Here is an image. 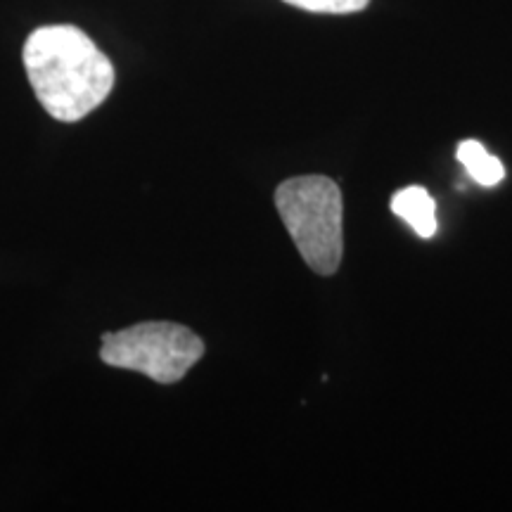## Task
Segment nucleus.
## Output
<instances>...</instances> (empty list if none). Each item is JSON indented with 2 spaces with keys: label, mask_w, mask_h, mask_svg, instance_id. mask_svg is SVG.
<instances>
[{
  "label": "nucleus",
  "mask_w": 512,
  "mask_h": 512,
  "mask_svg": "<svg viewBox=\"0 0 512 512\" xmlns=\"http://www.w3.org/2000/svg\"><path fill=\"white\" fill-rule=\"evenodd\" d=\"M204 356V342L190 328L150 320L102 335L100 358L112 368L133 370L159 384H174Z\"/></svg>",
  "instance_id": "nucleus-3"
},
{
  "label": "nucleus",
  "mask_w": 512,
  "mask_h": 512,
  "mask_svg": "<svg viewBox=\"0 0 512 512\" xmlns=\"http://www.w3.org/2000/svg\"><path fill=\"white\" fill-rule=\"evenodd\" d=\"M24 69L50 117L74 124L98 110L114 88V64L74 24L31 31L22 50Z\"/></svg>",
  "instance_id": "nucleus-1"
},
{
  "label": "nucleus",
  "mask_w": 512,
  "mask_h": 512,
  "mask_svg": "<svg viewBox=\"0 0 512 512\" xmlns=\"http://www.w3.org/2000/svg\"><path fill=\"white\" fill-rule=\"evenodd\" d=\"M392 211L411 226L418 238L430 240L439 230L437 202L422 185H408L392 197Z\"/></svg>",
  "instance_id": "nucleus-4"
},
{
  "label": "nucleus",
  "mask_w": 512,
  "mask_h": 512,
  "mask_svg": "<svg viewBox=\"0 0 512 512\" xmlns=\"http://www.w3.org/2000/svg\"><path fill=\"white\" fill-rule=\"evenodd\" d=\"M456 155L458 162L465 166L467 174L475 178L479 185H484V188H494V185H498L505 178L501 159L489 155L479 140H463V143L458 145Z\"/></svg>",
  "instance_id": "nucleus-5"
},
{
  "label": "nucleus",
  "mask_w": 512,
  "mask_h": 512,
  "mask_svg": "<svg viewBox=\"0 0 512 512\" xmlns=\"http://www.w3.org/2000/svg\"><path fill=\"white\" fill-rule=\"evenodd\" d=\"M283 226L318 275H335L344 256V202L328 176H294L275 190Z\"/></svg>",
  "instance_id": "nucleus-2"
},
{
  "label": "nucleus",
  "mask_w": 512,
  "mask_h": 512,
  "mask_svg": "<svg viewBox=\"0 0 512 512\" xmlns=\"http://www.w3.org/2000/svg\"><path fill=\"white\" fill-rule=\"evenodd\" d=\"M283 3L313 15H354L366 10L370 0H283Z\"/></svg>",
  "instance_id": "nucleus-6"
}]
</instances>
